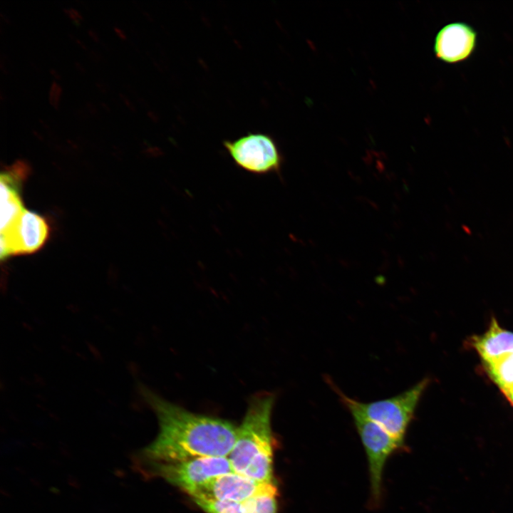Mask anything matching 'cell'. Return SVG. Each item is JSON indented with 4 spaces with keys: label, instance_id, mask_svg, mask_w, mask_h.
I'll return each mask as SVG.
<instances>
[{
    "label": "cell",
    "instance_id": "cell-1",
    "mask_svg": "<svg viewBox=\"0 0 513 513\" xmlns=\"http://www.w3.org/2000/svg\"><path fill=\"white\" fill-rule=\"evenodd\" d=\"M145 398L155 411L159 432L141 454L145 465L200 457H227L238 428L214 416L192 413L146 390Z\"/></svg>",
    "mask_w": 513,
    "mask_h": 513
},
{
    "label": "cell",
    "instance_id": "cell-2",
    "mask_svg": "<svg viewBox=\"0 0 513 513\" xmlns=\"http://www.w3.org/2000/svg\"><path fill=\"white\" fill-rule=\"evenodd\" d=\"M275 400L274 394L268 392L252 396L228 456L234 472L261 482H274L271 421Z\"/></svg>",
    "mask_w": 513,
    "mask_h": 513
},
{
    "label": "cell",
    "instance_id": "cell-3",
    "mask_svg": "<svg viewBox=\"0 0 513 513\" xmlns=\"http://www.w3.org/2000/svg\"><path fill=\"white\" fill-rule=\"evenodd\" d=\"M328 382L347 408L356 410L404 445L406 430L429 380L423 379L391 398L369 403L354 400L341 392L331 380Z\"/></svg>",
    "mask_w": 513,
    "mask_h": 513
},
{
    "label": "cell",
    "instance_id": "cell-4",
    "mask_svg": "<svg viewBox=\"0 0 513 513\" xmlns=\"http://www.w3.org/2000/svg\"><path fill=\"white\" fill-rule=\"evenodd\" d=\"M147 472L189 496L216 477L234 472L228 457H200L145 465Z\"/></svg>",
    "mask_w": 513,
    "mask_h": 513
},
{
    "label": "cell",
    "instance_id": "cell-5",
    "mask_svg": "<svg viewBox=\"0 0 513 513\" xmlns=\"http://www.w3.org/2000/svg\"><path fill=\"white\" fill-rule=\"evenodd\" d=\"M223 146L241 170L256 175L279 174L284 162L274 138L264 133H248L234 140H224Z\"/></svg>",
    "mask_w": 513,
    "mask_h": 513
},
{
    "label": "cell",
    "instance_id": "cell-6",
    "mask_svg": "<svg viewBox=\"0 0 513 513\" xmlns=\"http://www.w3.org/2000/svg\"><path fill=\"white\" fill-rule=\"evenodd\" d=\"M354 422L367 455L372 503L377 506L382 497L383 472L389 456L404 447L378 425L353 408H347Z\"/></svg>",
    "mask_w": 513,
    "mask_h": 513
},
{
    "label": "cell",
    "instance_id": "cell-7",
    "mask_svg": "<svg viewBox=\"0 0 513 513\" xmlns=\"http://www.w3.org/2000/svg\"><path fill=\"white\" fill-rule=\"evenodd\" d=\"M49 235V227L44 217L24 210L7 231L1 233V260L17 255L31 254L39 250Z\"/></svg>",
    "mask_w": 513,
    "mask_h": 513
},
{
    "label": "cell",
    "instance_id": "cell-8",
    "mask_svg": "<svg viewBox=\"0 0 513 513\" xmlns=\"http://www.w3.org/2000/svg\"><path fill=\"white\" fill-rule=\"evenodd\" d=\"M275 488V482H261L232 472L214 477L190 497L242 503Z\"/></svg>",
    "mask_w": 513,
    "mask_h": 513
},
{
    "label": "cell",
    "instance_id": "cell-9",
    "mask_svg": "<svg viewBox=\"0 0 513 513\" xmlns=\"http://www.w3.org/2000/svg\"><path fill=\"white\" fill-rule=\"evenodd\" d=\"M477 33L470 24L453 22L437 32L434 43L435 56L440 61L455 64L468 59L474 53Z\"/></svg>",
    "mask_w": 513,
    "mask_h": 513
},
{
    "label": "cell",
    "instance_id": "cell-10",
    "mask_svg": "<svg viewBox=\"0 0 513 513\" xmlns=\"http://www.w3.org/2000/svg\"><path fill=\"white\" fill-rule=\"evenodd\" d=\"M28 172V165L17 161L1 174V233L9 229L24 210L21 192Z\"/></svg>",
    "mask_w": 513,
    "mask_h": 513
},
{
    "label": "cell",
    "instance_id": "cell-11",
    "mask_svg": "<svg viewBox=\"0 0 513 513\" xmlns=\"http://www.w3.org/2000/svg\"><path fill=\"white\" fill-rule=\"evenodd\" d=\"M471 344L484 363H488L513 352V333L502 328L497 320L492 318L488 330L481 336L472 337Z\"/></svg>",
    "mask_w": 513,
    "mask_h": 513
},
{
    "label": "cell",
    "instance_id": "cell-12",
    "mask_svg": "<svg viewBox=\"0 0 513 513\" xmlns=\"http://www.w3.org/2000/svg\"><path fill=\"white\" fill-rule=\"evenodd\" d=\"M492 380L502 390L513 387V352L485 363Z\"/></svg>",
    "mask_w": 513,
    "mask_h": 513
},
{
    "label": "cell",
    "instance_id": "cell-13",
    "mask_svg": "<svg viewBox=\"0 0 513 513\" xmlns=\"http://www.w3.org/2000/svg\"><path fill=\"white\" fill-rule=\"evenodd\" d=\"M278 489L258 494L242 502L244 513H277Z\"/></svg>",
    "mask_w": 513,
    "mask_h": 513
},
{
    "label": "cell",
    "instance_id": "cell-14",
    "mask_svg": "<svg viewBox=\"0 0 513 513\" xmlns=\"http://www.w3.org/2000/svg\"><path fill=\"white\" fill-rule=\"evenodd\" d=\"M192 501L205 513H244L242 503L204 498Z\"/></svg>",
    "mask_w": 513,
    "mask_h": 513
},
{
    "label": "cell",
    "instance_id": "cell-15",
    "mask_svg": "<svg viewBox=\"0 0 513 513\" xmlns=\"http://www.w3.org/2000/svg\"><path fill=\"white\" fill-rule=\"evenodd\" d=\"M61 94V87L56 82H53L51 86L49 93V101L51 104L55 108H58Z\"/></svg>",
    "mask_w": 513,
    "mask_h": 513
},
{
    "label": "cell",
    "instance_id": "cell-16",
    "mask_svg": "<svg viewBox=\"0 0 513 513\" xmlns=\"http://www.w3.org/2000/svg\"><path fill=\"white\" fill-rule=\"evenodd\" d=\"M64 11L75 24H79L81 20L82 19L81 15L77 10L74 9H64Z\"/></svg>",
    "mask_w": 513,
    "mask_h": 513
},
{
    "label": "cell",
    "instance_id": "cell-17",
    "mask_svg": "<svg viewBox=\"0 0 513 513\" xmlns=\"http://www.w3.org/2000/svg\"><path fill=\"white\" fill-rule=\"evenodd\" d=\"M503 393L506 395L509 401L513 405V387L502 390Z\"/></svg>",
    "mask_w": 513,
    "mask_h": 513
},
{
    "label": "cell",
    "instance_id": "cell-18",
    "mask_svg": "<svg viewBox=\"0 0 513 513\" xmlns=\"http://www.w3.org/2000/svg\"><path fill=\"white\" fill-rule=\"evenodd\" d=\"M114 31L120 38H122V39L126 38V36L122 29H120L118 27H114Z\"/></svg>",
    "mask_w": 513,
    "mask_h": 513
},
{
    "label": "cell",
    "instance_id": "cell-19",
    "mask_svg": "<svg viewBox=\"0 0 513 513\" xmlns=\"http://www.w3.org/2000/svg\"><path fill=\"white\" fill-rule=\"evenodd\" d=\"M89 36L95 41H98L99 40L98 35L92 30H90L88 31Z\"/></svg>",
    "mask_w": 513,
    "mask_h": 513
},
{
    "label": "cell",
    "instance_id": "cell-20",
    "mask_svg": "<svg viewBox=\"0 0 513 513\" xmlns=\"http://www.w3.org/2000/svg\"><path fill=\"white\" fill-rule=\"evenodd\" d=\"M121 96H122V98H123V101H124V102L125 103V104L127 105V106L131 109V108H133V107H132V105H131V103H130V101L128 100V99L126 97H125V96H123V95H121Z\"/></svg>",
    "mask_w": 513,
    "mask_h": 513
},
{
    "label": "cell",
    "instance_id": "cell-21",
    "mask_svg": "<svg viewBox=\"0 0 513 513\" xmlns=\"http://www.w3.org/2000/svg\"><path fill=\"white\" fill-rule=\"evenodd\" d=\"M51 73H52V75H53L55 78H59V76H58V73H57L55 71L51 70Z\"/></svg>",
    "mask_w": 513,
    "mask_h": 513
}]
</instances>
